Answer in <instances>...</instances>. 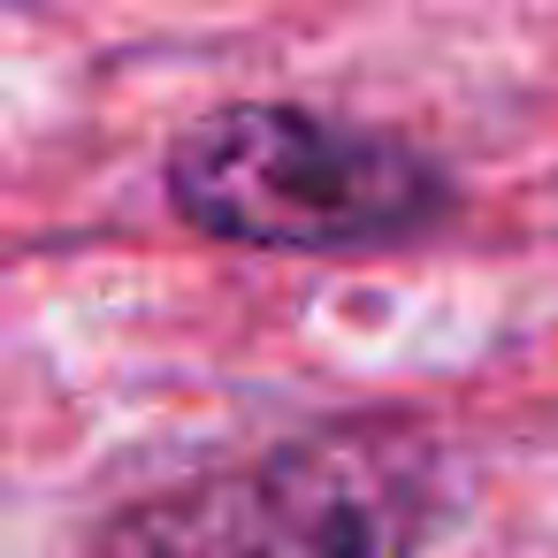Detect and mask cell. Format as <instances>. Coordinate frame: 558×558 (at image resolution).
Returning <instances> with one entry per match:
<instances>
[{"mask_svg":"<svg viewBox=\"0 0 558 558\" xmlns=\"http://www.w3.org/2000/svg\"><path fill=\"white\" fill-rule=\"evenodd\" d=\"M436 520V444L390 421H337L116 505L85 558H413Z\"/></svg>","mask_w":558,"mask_h":558,"instance_id":"cell-1","label":"cell"},{"mask_svg":"<svg viewBox=\"0 0 558 558\" xmlns=\"http://www.w3.org/2000/svg\"><path fill=\"white\" fill-rule=\"evenodd\" d=\"M169 207L253 253H383L436 230L451 215V184L390 131L238 100L169 146Z\"/></svg>","mask_w":558,"mask_h":558,"instance_id":"cell-2","label":"cell"}]
</instances>
